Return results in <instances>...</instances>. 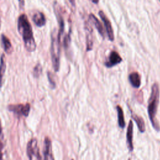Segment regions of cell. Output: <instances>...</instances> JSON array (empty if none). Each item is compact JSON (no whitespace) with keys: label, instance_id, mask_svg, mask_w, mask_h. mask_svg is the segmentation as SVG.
I'll use <instances>...</instances> for the list:
<instances>
[{"label":"cell","instance_id":"6","mask_svg":"<svg viewBox=\"0 0 160 160\" xmlns=\"http://www.w3.org/2000/svg\"><path fill=\"white\" fill-rule=\"evenodd\" d=\"M99 15L101 18V19H102V22H104L106 30V32L108 36V38L110 41H113L114 40V32H113V30L111 26V24L110 21L109 20V19L106 17V16L105 15V14L104 13V12L102 11H99Z\"/></svg>","mask_w":160,"mask_h":160},{"label":"cell","instance_id":"12","mask_svg":"<svg viewBox=\"0 0 160 160\" xmlns=\"http://www.w3.org/2000/svg\"><path fill=\"white\" fill-rule=\"evenodd\" d=\"M89 20L94 25L95 28L97 29V30L98 31L99 34L104 38V29H103L101 23L100 22V21L92 14H91L89 15Z\"/></svg>","mask_w":160,"mask_h":160},{"label":"cell","instance_id":"5","mask_svg":"<svg viewBox=\"0 0 160 160\" xmlns=\"http://www.w3.org/2000/svg\"><path fill=\"white\" fill-rule=\"evenodd\" d=\"M30 104L26 103L25 104H11L9 105L8 109L9 111L13 112L18 116L27 117L30 111Z\"/></svg>","mask_w":160,"mask_h":160},{"label":"cell","instance_id":"9","mask_svg":"<svg viewBox=\"0 0 160 160\" xmlns=\"http://www.w3.org/2000/svg\"><path fill=\"white\" fill-rule=\"evenodd\" d=\"M132 134H133V124L132 121H130L127 129L126 132V141L127 146L130 151L133 150V144H132Z\"/></svg>","mask_w":160,"mask_h":160},{"label":"cell","instance_id":"4","mask_svg":"<svg viewBox=\"0 0 160 160\" xmlns=\"http://www.w3.org/2000/svg\"><path fill=\"white\" fill-rule=\"evenodd\" d=\"M26 152L29 160H41L36 139L32 138L29 141L27 145Z\"/></svg>","mask_w":160,"mask_h":160},{"label":"cell","instance_id":"3","mask_svg":"<svg viewBox=\"0 0 160 160\" xmlns=\"http://www.w3.org/2000/svg\"><path fill=\"white\" fill-rule=\"evenodd\" d=\"M51 56L52 67L55 71H58L59 69L60 60V45L58 34L55 31L51 34Z\"/></svg>","mask_w":160,"mask_h":160},{"label":"cell","instance_id":"23","mask_svg":"<svg viewBox=\"0 0 160 160\" xmlns=\"http://www.w3.org/2000/svg\"><path fill=\"white\" fill-rule=\"evenodd\" d=\"M129 160H130V159H129Z\"/></svg>","mask_w":160,"mask_h":160},{"label":"cell","instance_id":"8","mask_svg":"<svg viewBox=\"0 0 160 160\" xmlns=\"http://www.w3.org/2000/svg\"><path fill=\"white\" fill-rule=\"evenodd\" d=\"M32 19L38 27H42L46 24V18L44 14L39 11L34 12L32 16Z\"/></svg>","mask_w":160,"mask_h":160},{"label":"cell","instance_id":"17","mask_svg":"<svg viewBox=\"0 0 160 160\" xmlns=\"http://www.w3.org/2000/svg\"><path fill=\"white\" fill-rule=\"evenodd\" d=\"M42 72V67L40 64H37L33 69V74L34 77L38 78Z\"/></svg>","mask_w":160,"mask_h":160},{"label":"cell","instance_id":"16","mask_svg":"<svg viewBox=\"0 0 160 160\" xmlns=\"http://www.w3.org/2000/svg\"><path fill=\"white\" fill-rule=\"evenodd\" d=\"M118 112V124L121 128H124L125 126V121L124 117V113L122 108L119 106L116 107Z\"/></svg>","mask_w":160,"mask_h":160},{"label":"cell","instance_id":"15","mask_svg":"<svg viewBox=\"0 0 160 160\" xmlns=\"http://www.w3.org/2000/svg\"><path fill=\"white\" fill-rule=\"evenodd\" d=\"M132 117L133 119L134 120V121L136 122V123L137 124L139 130L141 132H144L145 131V124H144V121L143 119L141 117L138 116V115H136L132 113Z\"/></svg>","mask_w":160,"mask_h":160},{"label":"cell","instance_id":"10","mask_svg":"<svg viewBox=\"0 0 160 160\" xmlns=\"http://www.w3.org/2000/svg\"><path fill=\"white\" fill-rule=\"evenodd\" d=\"M1 43L4 51L7 54H11L13 51V48L10 39L4 34L1 35Z\"/></svg>","mask_w":160,"mask_h":160},{"label":"cell","instance_id":"19","mask_svg":"<svg viewBox=\"0 0 160 160\" xmlns=\"http://www.w3.org/2000/svg\"><path fill=\"white\" fill-rule=\"evenodd\" d=\"M2 144L1 143V142L0 141V160H1L2 159Z\"/></svg>","mask_w":160,"mask_h":160},{"label":"cell","instance_id":"14","mask_svg":"<svg viewBox=\"0 0 160 160\" xmlns=\"http://www.w3.org/2000/svg\"><path fill=\"white\" fill-rule=\"evenodd\" d=\"M51 141L49 138L46 137L44 139V150H43V154H44V158L43 160H48L49 156L51 154Z\"/></svg>","mask_w":160,"mask_h":160},{"label":"cell","instance_id":"20","mask_svg":"<svg viewBox=\"0 0 160 160\" xmlns=\"http://www.w3.org/2000/svg\"><path fill=\"white\" fill-rule=\"evenodd\" d=\"M2 129L1 122V121H0V137H1V136L2 135Z\"/></svg>","mask_w":160,"mask_h":160},{"label":"cell","instance_id":"21","mask_svg":"<svg viewBox=\"0 0 160 160\" xmlns=\"http://www.w3.org/2000/svg\"><path fill=\"white\" fill-rule=\"evenodd\" d=\"M98 1H92V2H95V3H97Z\"/></svg>","mask_w":160,"mask_h":160},{"label":"cell","instance_id":"22","mask_svg":"<svg viewBox=\"0 0 160 160\" xmlns=\"http://www.w3.org/2000/svg\"><path fill=\"white\" fill-rule=\"evenodd\" d=\"M0 28H1V21H0Z\"/></svg>","mask_w":160,"mask_h":160},{"label":"cell","instance_id":"18","mask_svg":"<svg viewBox=\"0 0 160 160\" xmlns=\"http://www.w3.org/2000/svg\"><path fill=\"white\" fill-rule=\"evenodd\" d=\"M48 78L49 81L50 82V84L52 86V88H54L56 86V83H55V81L53 80V76H52V74L51 72H48Z\"/></svg>","mask_w":160,"mask_h":160},{"label":"cell","instance_id":"11","mask_svg":"<svg viewBox=\"0 0 160 160\" xmlns=\"http://www.w3.org/2000/svg\"><path fill=\"white\" fill-rule=\"evenodd\" d=\"M129 80L132 85L135 88H138L141 85V77L137 72H133L129 76Z\"/></svg>","mask_w":160,"mask_h":160},{"label":"cell","instance_id":"7","mask_svg":"<svg viewBox=\"0 0 160 160\" xmlns=\"http://www.w3.org/2000/svg\"><path fill=\"white\" fill-rule=\"evenodd\" d=\"M122 61V58L116 51H112L109 56V59L105 62V65L108 68L112 67L116 64H119Z\"/></svg>","mask_w":160,"mask_h":160},{"label":"cell","instance_id":"1","mask_svg":"<svg viewBox=\"0 0 160 160\" xmlns=\"http://www.w3.org/2000/svg\"><path fill=\"white\" fill-rule=\"evenodd\" d=\"M18 30L22 37L24 47L29 52H33L36 49V44L33 36L31 25L27 16L21 14L18 19Z\"/></svg>","mask_w":160,"mask_h":160},{"label":"cell","instance_id":"2","mask_svg":"<svg viewBox=\"0 0 160 160\" xmlns=\"http://www.w3.org/2000/svg\"><path fill=\"white\" fill-rule=\"evenodd\" d=\"M159 100V89L158 84H154L151 88V92L148 101V112L152 126L156 131H159L160 127L156 119V115Z\"/></svg>","mask_w":160,"mask_h":160},{"label":"cell","instance_id":"13","mask_svg":"<svg viewBox=\"0 0 160 160\" xmlns=\"http://www.w3.org/2000/svg\"><path fill=\"white\" fill-rule=\"evenodd\" d=\"M6 59L4 54H2L0 59V87H1L3 84V78L6 72Z\"/></svg>","mask_w":160,"mask_h":160}]
</instances>
